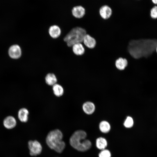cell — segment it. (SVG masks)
Segmentation results:
<instances>
[{
	"label": "cell",
	"instance_id": "obj_15",
	"mask_svg": "<svg viewBox=\"0 0 157 157\" xmlns=\"http://www.w3.org/2000/svg\"><path fill=\"white\" fill-rule=\"evenodd\" d=\"M73 53L77 56H81L85 52V49L81 43L75 44L72 46Z\"/></svg>",
	"mask_w": 157,
	"mask_h": 157
},
{
	"label": "cell",
	"instance_id": "obj_7",
	"mask_svg": "<svg viewBox=\"0 0 157 157\" xmlns=\"http://www.w3.org/2000/svg\"><path fill=\"white\" fill-rule=\"evenodd\" d=\"M17 122L13 116L9 115L6 117L3 121V125L7 129H11L14 128L16 126Z\"/></svg>",
	"mask_w": 157,
	"mask_h": 157
},
{
	"label": "cell",
	"instance_id": "obj_24",
	"mask_svg": "<svg viewBox=\"0 0 157 157\" xmlns=\"http://www.w3.org/2000/svg\"><path fill=\"white\" fill-rule=\"evenodd\" d=\"M156 52L157 53V45L156 46Z\"/></svg>",
	"mask_w": 157,
	"mask_h": 157
},
{
	"label": "cell",
	"instance_id": "obj_5",
	"mask_svg": "<svg viewBox=\"0 0 157 157\" xmlns=\"http://www.w3.org/2000/svg\"><path fill=\"white\" fill-rule=\"evenodd\" d=\"M28 147L29 154L32 156H35L40 154L42 151V147L37 140H29L28 142Z\"/></svg>",
	"mask_w": 157,
	"mask_h": 157
},
{
	"label": "cell",
	"instance_id": "obj_18",
	"mask_svg": "<svg viewBox=\"0 0 157 157\" xmlns=\"http://www.w3.org/2000/svg\"><path fill=\"white\" fill-rule=\"evenodd\" d=\"M96 145L98 149L102 150L105 149L107 147V143L106 140L104 138L99 137L97 138L96 140Z\"/></svg>",
	"mask_w": 157,
	"mask_h": 157
},
{
	"label": "cell",
	"instance_id": "obj_1",
	"mask_svg": "<svg viewBox=\"0 0 157 157\" xmlns=\"http://www.w3.org/2000/svg\"><path fill=\"white\" fill-rule=\"evenodd\" d=\"M157 45V40L155 39L131 40L128 42L127 50L133 58H147L156 51Z\"/></svg>",
	"mask_w": 157,
	"mask_h": 157
},
{
	"label": "cell",
	"instance_id": "obj_17",
	"mask_svg": "<svg viewBox=\"0 0 157 157\" xmlns=\"http://www.w3.org/2000/svg\"><path fill=\"white\" fill-rule=\"evenodd\" d=\"M52 90L54 94L58 97L62 96L64 92L63 87L57 83L52 86Z\"/></svg>",
	"mask_w": 157,
	"mask_h": 157
},
{
	"label": "cell",
	"instance_id": "obj_14",
	"mask_svg": "<svg viewBox=\"0 0 157 157\" xmlns=\"http://www.w3.org/2000/svg\"><path fill=\"white\" fill-rule=\"evenodd\" d=\"M49 33L51 37L53 38H56L60 35L61 31L58 26L53 25L49 27Z\"/></svg>",
	"mask_w": 157,
	"mask_h": 157
},
{
	"label": "cell",
	"instance_id": "obj_2",
	"mask_svg": "<svg viewBox=\"0 0 157 157\" xmlns=\"http://www.w3.org/2000/svg\"><path fill=\"white\" fill-rule=\"evenodd\" d=\"M87 134L82 130H78L74 132L71 136L69 143L71 145L76 149L81 151H86L91 146L90 141L85 139Z\"/></svg>",
	"mask_w": 157,
	"mask_h": 157
},
{
	"label": "cell",
	"instance_id": "obj_12",
	"mask_svg": "<svg viewBox=\"0 0 157 157\" xmlns=\"http://www.w3.org/2000/svg\"><path fill=\"white\" fill-rule=\"evenodd\" d=\"M128 61L126 59L122 57H119L115 62V66L117 69L122 71L125 69L128 65Z\"/></svg>",
	"mask_w": 157,
	"mask_h": 157
},
{
	"label": "cell",
	"instance_id": "obj_23",
	"mask_svg": "<svg viewBox=\"0 0 157 157\" xmlns=\"http://www.w3.org/2000/svg\"><path fill=\"white\" fill-rule=\"evenodd\" d=\"M151 1L154 4L157 5V0H151Z\"/></svg>",
	"mask_w": 157,
	"mask_h": 157
},
{
	"label": "cell",
	"instance_id": "obj_21",
	"mask_svg": "<svg viewBox=\"0 0 157 157\" xmlns=\"http://www.w3.org/2000/svg\"><path fill=\"white\" fill-rule=\"evenodd\" d=\"M149 15L151 19H157V6H154L151 9Z\"/></svg>",
	"mask_w": 157,
	"mask_h": 157
},
{
	"label": "cell",
	"instance_id": "obj_11",
	"mask_svg": "<svg viewBox=\"0 0 157 157\" xmlns=\"http://www.w3.org/2000/svg\"><path fill=\"white\" fill-rule=\"evenodd\" d=\"M29 112L26 108H23L18 110L17 113L18 118L19 120L22 122H27L28 119Z\"/></svg>",
	"mask_w": 157,
	"mask_h": 157
},
{
	"label": "cell",
	"instance_id": "obj_22",
	"mask_svg": "<svg viewBox=\"0 0 157 157\" xmlns=\"http://www.w3.org/2000/svg\"><path fill=\"white\" fill-rule=\"evenodd\" d=\"M110 151L107 149L102 150L99 155V157H111Z\"/></svg>",
	"mask_w": 157,
	"mask_h": 157
},
{
	"label": "cell",
	"instance_id": "obj_3",
	"mask_svg": "<svg viewBox=\"0 0 157 157\" xmlns=\"http://www.w3.org/2000/svg\"><path fill=\"white\" fill-rule=\"evenodd\" d=\"M63 133L58 129L51 131L47 134L46 142L48 146L51 149L60 153L64 149L65 144L62 140Z\"/></svg>",
	"mask_w": 157,
	"mask_h": 157
},
{
	"label": "cell",
	"instance_id": "obj_13",
	"mask_svg": "<svg viewBox=\"0 0 157 157\" xmlns=\"http://www.w3.org/2000/svg\"><path fill=\"white\" fill-rule=\"evenodd\" d=\"M83 111L88 115L93 113L95 110L94 104L90 101H87L84 103L82 106Z\"/></svg>",
	"mask_w": 157,
	"mask_h": 157
},
{
	"label": "cell",
	"instance_id": "obj_4",
	"mask_svg": "<svg viewBox=\"0 0 157 157\" xmlns=\"http://www.w3.org/2000/svg\"><path fill=\"white\" fill-rule=\"evenodd\" d=\"M87 34L85 29L76 27L70 30L64 37V40L68 47H71L75 44L82 42L84 38Z\"/></svg>",
	"mask_w": 157,
	"mask_h": 157
},
{
	"label": "cell",
	"instance_id": "obj_20",
	"mask_svg": "<svg viewBox=\"0 0 157 157\" xmlns=\"http://www.w3.org/2000/svg\"><path fill=\"white\" fill-rule=\"evenodd\" d=\"M134 124L133 119L130 116H128L125 120L124 125L126 128H130L132 127Z\"/></svg>",
	"mask_w": 157,
	"mask_h": 157
},
{
	"label": "cell",
	"instance_id": "obj_6",
	"mask_svg": "<svg viewBox=\"0 0 157 157\" xmlns=\"http://www.w3.org/2000/svg\"><path fill=\"white\" fill-rule=\"evenodd\" d=\"M113 11L108 5H105L102 6L99 10V13L100 17L104 20H107L111 16Z\"/></svg>",
	"mask_w": 157,
	"mask_h": 157
},
{
	"label": "cell",
	"instance_id": "obj_19",
	"mask_svg": "<svg viewBox=\"0 0 157 157\" xmlns=\"http://www.w3.org/2000/svg\"><path fill=\"white\" fill-rule=\"evenodd\" d=\"M99 128L101 132L104 133H107L109 131L110 129V126L108 122L103 121L100 123Z\"/></svg>",
	"mask_w": 157,
	"mask_h": 157
},
{
	"label": "cell",
	"instance_id": "obj_8",
	"mask_svg": "<svg viewBox=\"0 0 157 157\" xmlns=\"http://www.w3.org/2000/svg\"><path fill=\"white\" fill-rule=\"evenodd\" d=\"M83 42L85 46L90 49L94 48L97 44L95 39L88 34H87L84 36Z\"/></svg>",
	"mask_w": 157,
	"mask_h": 157
},
{
	"label": "cell",
	"instance_id": "obj_9",
	"mask_svg": "<svg viewBox=\"0 0 157 157\" xmlns=\"http://www.w3.org/2000/svg\"><path fill=\"white\" fill-rule=\"evenodd\" d=\"M21 50L20 47L17 45L12 46L8 51L10 57L13 59H17L21 55Z\"/></svg>",
	"mask_w": 157,
	"mask_h": 157
},
{
	"label": "cell",
	"instance_id": "obj_10",
	"mask_svg": "<svg viewBox=\"0 0 157 157\" xmlns=\"http://www.w3.org/2000/svg\"><path fill=\"white\" fill-rule=\"evenodd\" d=\"M85 8L81 6H77L74 7L72 10V13L75 17L80 19L83 17L85 14Z\"/></svg>",
	"mask_w": 157,
	"mask_h": 157
},
{
	"label": "cell",
	"instance_id": "obj_16",
	"mask_svg": "<svg viewBox=\"0 0 157 157\" xmlns=\"http://www.w3.org/2000/svg\"><path fill=\"white\" fill-rule=\"evenodd\" d=\"M45 79L47 84L52 86L56 83L57 81L56 75L52 73L48 74L46 75Z\"/></svg>",
	"mask_w": 157,
	"mask_h": 157
}]
</instances>
